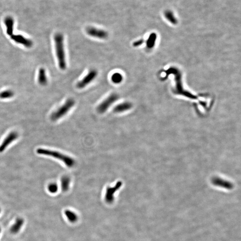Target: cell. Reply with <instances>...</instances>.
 I'll return each mask as SVG.
<instances>
[{"label":"cell","instance_id":"1","mask_svg":"<svg viewBox=\"0 0 241 241\" xmlns=\"http://www.w3.org/2000/svg\"><path fill=\"white\" fill-rule=\"evenodd\" d=\"M54 39L59 67L61 70H65L67 68V63L65 56L64 36L61 33H57L55 35Z\"/></svg>","mask_w":241,"mask_h":241},{"label":"cell","instance_id":"2","mask_svg":"<svg viewBox=\"0 0 241 241\" xmlns=\"http://www.w3.org/2000/svg\"><path fill=\"white\" fill-rule=\"evenodd\" d=\"M37 153L39 155H45V156H49V157L57 159L58 160L64 162L65 165H67L69 167H72L75 164V160L72 158L56 151H51V150L43 148H39L37 150Z\"/></svg>","mask_w":241,"mask_h":241},{"label":"cell","instance_id":"9","mask_svg":"<svg viewBox=\"0 0 241 241\" xmlns=\"http://www.w3.org/2000/svg\"><path fill=\"white\" fill-rule=\"evenodd\" d=\"M11 38L14 42L22 44L27 48H30L33 46L32 41L21 35H13L11 36Z\"/></svg>","mask_w":241,"mask_h":241},{"label":"cell","instance_id":"21","mask_svg":"<svg viewBox=\"0 0 241 241\" xmlns=\"http://www.w3.org/2000/svg\"><path fill=\"white\" fill-rule=\"evenodd\" d=\"M0 212H1V209H0Z\"/></svg>","mask_w":241,"mask_h":241},{"label":"cell","instance_id":"16","mask_svg":"<svg viewBox=\"0 0 241 241\" xmlns=\"http://www.w3.org/2000/svg\"><path fill=\"white\" fill-rule=\"evenodd\" d=\"M65 215L66 217L68 218V220L71 222H75L77 221L78 219V217L74 212L69 210H65Z\"/></svg>","mask_w":241,"mask_h":241},{"label":"cell","instance_id":"12","mask_svg":"<svg viewBox=\"0 0 241 241\" xmlns=\"http://www.w3.org/2000/svg\"><path fill=\"white\" fill-rule=\"evenodd\" d=\"M24 221L22 218H17L14 222V224L11 226L10 228V232L13 234H16L19 232L20 229L22 228Z\"/></svg>","mask_w":241,"mask_h":241},{"label":"cell","instance_id":"15","mask_svg":"<svg viewBox=\"0 0 241 241\" xmlns=\"http://www.w3.org/2000/svg\"><path fill=\"white\" fill-rule=\"evenodd\" d=\"M111 80L112 82L115 84H119L123 81V77L119 72H115L112 75Z\"/></svg>","mask_w":241,"mask_h":241},{"label":"cell","instance_id":"17","mask_svg":"<svg viewBox=\"0 0 241 241\" xmlns=\"http://www.w3.org/2000/svg\"><path fill=\"white\" fill-rule=\"evenodd\" d=\"M14 93L11 90H6L0 93V98L1 99H8L13 97Z\"/></svg>","mask_w":241,"mask_h":241},{"label":"cell","instance_id":"3","mask_svg":"<svg viewBox=\"0 0 241 241\" xmlns=\"http://www.w3.org/2000/svg\"><path fill=\"white\" fill-rule=\"evenodd\" d=\"M75 104V101L72 98L68 99L65 104L59 108L55 111L53 113L51 116V119L53 121H55L63 117Z\"/></svg>","mask_w":241,"mask_h":241},{"label":"cell","instance_id":"6","mask_svg":"<svg viewBox=\"0 0 241 241\" xmlns=\"http://www.w3.org/2000/svg\"><path fill=\"white\" fill-rule=\"evenodd\" d=\"M86 33L89 36L101 39H105L108 37V33L104 30L89 27L86 29Z\"/></svg>","mask_w":241,"mask_h":241},{"label":"cell","instance_id":"11","mask_svg":"<svg viewBox=\"0 0 241 241\" xmlns=\"http://www.w3.org/2000/svg\"><path fill=\"white\" fill-rule=\"evenodd\" d=\"M132 107H133V104L131 102L126 101V102L118 104L113 108V111L117 113L124 112L130 110Z\"/></svg>","mask_w":241,"mask_h":241},{"label":"cell","instance_id":"22","mask_svg":"<svg viewBox=\"0 0 241 241\" xmlns=\"http://www.w3.org/2000/svg\"><path fill=\"white\" fill-rule=\"evenodd\" d=\"M0 232H1V229H0Z\"/></svg>","mask_w":241,"mask_h":241},{"label":"cell","instance_id":"13","mask_svg":"<svg viewBox=\"0 0 241 241\" xmlns=\"http://www.w3.org/2000/svg\"><path fill=\"white\" fill-rule=\"evenodd\" d=\"M38 82L42 86L46 85L47 84V79L46 70L43 68H41L39 70L38 75Z\"/></svg>","mask_w":241,"mask_h":241},{"label":"cell","instance_id":"4","mask_svg":"<svg viewBox=\"0 0 241 241\" xmlns=\"http://www.w3.org/2000/svg\"><path fill=\"white\" fill-rule=\"evenodd\" d=\"M118 98L119 96L117 94L115 93L111 94L98 105L97 108V111L100 113H104L107 111L112 104L117 101Z\"/></svg>","mask_w":241,"mask_h":241},{"label":"cell","instance_id":"7","mask_svg":"<svg viewBox=\"0 0 241 241\" xmlns=\"http://www.w3.org/2000/svg\"><path fill=\"white\" fill-rule=\"evenodd\" d=\"M122 186L121 181L118 182L113 187H108L105 195V200L108 204L112 203L114 200V194Z\"/></svg>","mask_w":241,"mask_h":241},{"label":"cell","instance_id":"8","mask_svg":"<svg viewBox=\"0 0 241 241\" xmlns=\"http://www.w3.org/2000/svg\"><path fill=\"white\" fill-rule=\"evenodd\" d=\"M18 137V134L17 132L15 131L10 132L4 139L0 145V153L3 152L7 149V147L14 141L16 140Z\"/></svg>","mask_w":241,"mask_h":241},{"label":"cell","instance_id":"19","mask_svg":"<svg viewBox=\"0 0 241 241\" xmlns=\"http://www.w3.org/2000/svg\"><path fill=\"white\" fill-rule=\"evenodd\" d=\"M48 190L51 193H55L58 190V187L55 183L50 184L48 186Z\"/></svg>","mask_w":241,"mask_h":241},{"label":"cell","instance_id":"20","mask_svg":"<svg viewBox=\"0 0 241 241\" xmlns=\"http://www.w3.org/2000/svg\"><path fill=\"white\" fill-rule=\"evenodd\" d=\"M143 42V41L142 40H137V41H135V42L133 43V46H134V47H137V46H140L142 44Z\"/></svg>","mask_w":241,"mask_h":241},{"label":"cell","instance_id":"10","mask_svg":"<svg viewBox=\"0 0 241 241\" xmlns=\"http://www.w3.org/2000/svg\"><path fill=\"white\" fill-rule=\"evenodd\" d=\"M4 24L7 28V35L10 36L13 35L14 30V20L12 17L7 16L4 20Z\"/></svg>","mask_w":241,"mask_h":241},{"label":"cell","instance_id":"5","mask_svg":"<svg viewBox=\"0 0 241 241\" xmlns=\"http://www.w3.org/2000/svg\"><path fill=\"white\" fill-rule=\"evenodd\" d=\"M98 75V72L96 69H91L81 80L77 83L76 86L79 89L84 88L96 78Z\"/></svg>","mask_w":241,"mask_h":241},{"label":"cell","instance_id":"14","mask_svg":"<svg viewBox=\"0 0 241 241\" xmlns=\"http://www.w3.org/2000/svg\"><path fill=\"white\" fill-rule=\"evenodd\" d=\"M70 182H71V180L69 176L62 177L61 180V186L62 190L64 192H66L69 190Z\"/></svg>","mask_w":241,"mask_h":241},{"label":"cell","instance_id":"18","mask_svg":"<svg viewBox=\"0 0 241 241\" xmlns=\"http://www.w3.org/2000/svg\"><path fill=\"white\" fill-rule=\"evenodd\" d=\"M165 16L166 18L170 22L173 24L176 23L177 21L176 18L175 17L173 13L170 10H166L165 12Z\"/></svg>","mask_w":241,"mask_h":241}]
</instances>
